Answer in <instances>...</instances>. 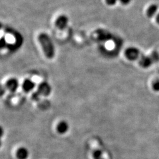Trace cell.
I'll return each mask as SVG.
<instances>
[{
    "label": "cell",
    "mask_w": 159,
    "mask_h": 159,
    "mask_svg": "<svg viewBox=\"0 0 159 159\" xmlns=\"http://www.w3.org/2000/svg\"><path fill=\"white\" fill-rule=\"evenodd\" d=\"M38 40L47 58L51 59L55 56V48L51 38L48 34L41 33Z\"/></svg>",
    "instance_id": "cell-1"
},
{
    "label": "cell",
    "mask_w": 159,
    "mask_h": 159,
    "mask_svg": "<svg viewBox=\"0 0 159 159\" xmlns=\"http://www.w3.org/2000/svg\"><path fill=\"white\" fill-rule=\"evenodd\" d=\"M140 52L138 48L134 47H131L127 48L125 51L126 58L130 61H135L140 58Z\"/></svg>",
    "instance_id": "cell-2"
},
{
    "label": "cell",
    "mask_w": 159,
    "mask_h": 159,
    "mask_svg": "<svg viewBox=\"0 0 159 159\" xmlns=\"http://www.w3.org/2000/svg\"><path fill=\"white\" fill-rule=\"evenodd\" d=\"M68 21V18L67 16L61 15L56 20V27L60 30H64L67 27Z\"/></svg>",
    "instance_id": "cell-3"
},
{
    "label": "cell",
    "mask_w": 159,
    "mask_h": 159,
    "mask_svg": "<svg viewBox=\"0 0 159 159\" xmlns=\"http://www.w3.org/2000/svg\"><path fill=\"white\" fill-rule=\"evenodd\" d=\"M139 62L140 66L142 67L143 68H147L150 67L153 64L151 57L144 55H142L140 57L139 59Z\"/></svg>",
    "instance_id": "cell-4"
},
{
    "label": "cell",
    "mask_w": 159,
    "mask_h": 159,
    "mask_svg": "<svg viewBox=\"0 0 159 159\" xmlns=\"http://www.w3.org/2000/svg\"><path fill=\"white\" fill-rule=\"evenodd\" d=\"M51 91V87L46 83H41L37 91V94L38 95H41V96H48Z\"/></svg>",
    "instance_id": "cell-5"
},
{
    "label": "cell",
    "mask_w": 159,
    "mask_h": 159,
    "mask_svg": "<svg viewBox=\"0 0 159 159\" xmlns=\"http://www.w3.org/2000/svg\"><path fill=\"white\" fill-rule=\"evenodd\" d=\"M16 156L18 159H27L29 156V150L24 147L19 148L17 150Z\"/></svg>",
    "instance_id": "cell-6"
},
{
    "label": "cell",
    "mask_w": 159,
    "mask_h": 159,
    "mask_svg": "<svg viewBox=\"0 0 159 159\" xmlns=\"http://www.w3.org/2000/svg\"><path fill=\"white\" fill-rule=\"evenodd\" d=\"M18 83L16 79H12L9 80L7 83H6V87L7 88L11 91H15L18 88Z\"/></svg>",
    "instance_id": "cell-7"
},
{
    "label": "cell",
    "mask_w": 159,
    "mask_h": 159,
    "mask_svg": "<svg viewBox=\"0 0 159 159\" xmlns=\"http://www.w3.org/2000/svg\"><path fill=\"white\" fill-rule=\"evenodd\" d=\"M35 87L34 82L30 80H25L23 84V90L25 91H30L32 90Z\"/></svg>",
    "instance_id": "cell-8"
},
{
    "label": "cell",
    "mask_w": 159,
    "mask_h": 159,
    "mask_svg": "<svg viewBox=\"0 0 159 159\" xmlns=\"http://www.w3.org/2000/svg\"><path fill=\"white\" fill-rule=\"evenodd\" d=\"M158 11V6L156 4H152L147 10V16L149 18L154 17Z\"/></svg>",
    "instance_id": "cell-9"
},
{
    "label": "cell",
    "mask_w": 159,
    "mask_h": 159,
    "mask_svg": "<svg viewBox=\"0 0 159 159\" xmlns=\"http://www.w3.org/2000/svg\"><path fill=\"white\" fill-rule=\"evenodd\" d=\"M57 129L60 133H65L68 130V124L65 121H61L57 125Z\"/></svg>",
    "instance_id": "cell-10"
},
{
    "label": "cell",
    "mask_w": 159,
    "mask_h": 159,
    "mask_svg": "<svg viewBox=\"0 0 159 159\" xmlns=\"http://www.w3.org/2000/svg\"><path fill=\"white\" fill-rule=\"evenodd\" d=\"M92 155L93 159H104V157L103 156V153L100 149L94 150L93 152Z\"/></svg>",
    "instance_id": "cell-11"
},
{
    "label": "cell",
    "mask_w": 159,
    "mask_h": 159,
    "mask_svg": "<svg viewBox=\"0 0 159 159\" xmlns=\"http://www.w3.org/2000/svg\"><path fill=\"white\" fill-rule=\"evenodd\" d=\"M150 57H151L153 63H157L159 61V54L156 51L153 52L150 56Z\"/></svg>",
    "instance_id": "cell-12"
},
{
    "label": "cell",
    "mask_w": 159,
    "mask_h": 159,
    "mask_svg": "<svg viewBox=\"0 0 159 159\" xmlns=\"http://www.w3.org/2000/svg\"><path fill=\"white\" fill-rule=\"evenodd\" d=\"M153 89L154 91L159 92V80H156L154 82Z\"/></svg>",
    "instance_id": "cell-13"
},
{
    "label": "cell",
    "mask_w": 159,
    "mask_h": 159,
    "mask_svg": "<svg viewBox=\"0 0 159 159\" xmlns=\"http://www.w3.org/2000/svg\"><path fill=\"white\" fill-rule=\"evenodd\" d=\"M118 0H105L107 5L109 6H113L117 3Z\"/></svg>",
    "instance_id": "cell-14"
},
{
    "label": "cell",
    "mask_w": 159,
    "mask_h": 159,
    "mask_svg": "<svg viewBox=\"0 0 159 159\" xmlns=\"http://www.w3.org/2000/svg\"><path fill=\"white\" fill-rule=\"evenodd\" d=\"M118 1H119L124 6L129 4L131 2V0H118Z\"/></svg>",
    "instance_id": "cell-15"
},
{
    "label": "cell",
    "mask_w": 159,
    "mask_h": 159,
    "mask_svg": "<svg viewBox=\"0 0 159 159\" xmlns=\"http://www.w3.org/2000/svg\"><path fill=\"white\" fill-rule=\"evenodd\" d=\"M156 21L159 24V14H158L157 16H156Z\"/></svg>",
    "instance_id": "cell-16"
}]
</instances>
